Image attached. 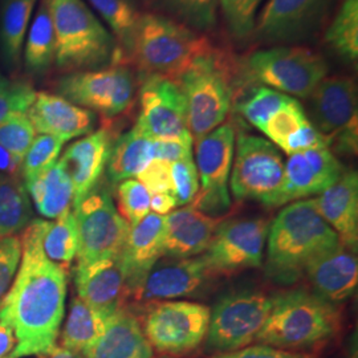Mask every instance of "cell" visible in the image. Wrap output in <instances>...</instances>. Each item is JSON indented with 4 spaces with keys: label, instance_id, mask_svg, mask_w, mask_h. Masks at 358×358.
I'll use <instances>...</instances> for the list:
<instances>
[{
    "label": "cell",
    "instance_id": "obj_1",
    "mask_svg": "<svg viewBox=\"0 0 358 358\" xmlns=\"http://www.w3.org/2000/svg\"><path fill=\"white\" fill-rule=\"evenodd\" d=\"M66 272L44 255L38 219L22 238V264L0 304V320L13 328L16 345L8 358L44 356L56 346L64 319Z\"/></svg>",
    "mask_w": 358,
    "mask_h": 358
},
{
    "label": "cell",
    "instance_id": "obj_2",
    "mask_svg": "<svg viewBox=\"0 0 358 358\" xmlns=\"http://www.w3.org/2000/svg\"><path fill=\"white\" fill-rule=\"evenodd\" d=\"M267 266L278 279L291 280L322 252L340 243L312 199L285 206L269 224Z\"/></svg>",
    "mask_w": 358,
    "mask_h": 358
},
{
    "label": "cell",
    "instance_id": "obj_3",
    "mask_svg": "<svg viewBox=\"0 0 358 358\" xmlns=\"http://www.w3.org/2000/svg\"><path fill=\"white\" fill-rule=\"evenodd\" d=\"M56 41V65L66 72L94 71L106 63L120 64L113 36L84 0H44Z\"/></svg>",
    "mask_w": 358,
    "mask_h": 358
},
{
    "label": "cell",
    "instance_id": "obj_4",
    "mask_svg": "<svg viewBox=\"0 0 358 358\" xmlns=\"http://www.w3.org/2000/svg\"><path fill=\"white\" fill-rule=\"evenodd\" d=\"M235 72L236 65L227 53L210 45L177 80L186 99L187 129L194 142L224 122L234 99Z\"/></svg>",
    "mask_w": 358,
    "mask_h": 358
},
{
    "label": "cell",
    "instance_id": "obj_5",
    "mask_svg": "<svg viewBox=\"0 0 358 358\" xmlns=\"http://www.w3.org/2000/svg\"><path fill=\"white\" fill-rule=\"evenodd\" d=\"M210 45V40L202 34L149 13L140 15L125 53L143 76L177 81Z\"/></svg>",
    "mask_w": 358,
    "mask_h": 358
},
{
    "label": "cell",
    "instance_id": "obj_6",
    "mask_svg": "<svg viewBox=\"0 0 358 358\" xmlns=\"http://www.w3.org/2000/svg\"><path fill=\"white\" fill-rule=\"evenodd\" d=\"M338 329L340 315L333 304L313 292L289 291L273 297L256 343L294 352L320 345Z\"/></svg>",
    "mask_w": 358,
    "mask_h": 358
},
{
    "label": "cell",
    "instance_id": "obj_7",
    "mask_svg": "<svg viewBox=\"0 0 358 358\" xmlns=\"http://www.w3.org/2000/svg\"><path fill=\"white\" fill-rule=\"evenodd\" d=\"M242 75L250 83L308 99L328 75V64L307 47L273 45L252 52L242 64Z\"/></svg>",
    "mask_w": 358,
    "mask_h": 358
},
{
    "label": "cell",
    "instance_id": "obj_8",
    "mask_svg": "<svg viewBox=\"0 0 358 358\" xmlns=\"http://www.w3.org/2000/svg\"><path fill=\"white\" fill-rule=\"evenodd\" d=\"M230 174L231 192L236 199H252L267 207H278L284 161L272 142L241 134L235 142Z\"/></svg>",
    "mask_w": 358,
    "mask_h": 358
},
{
    "label": "cell",
    "instance_id": "obj_9",
    "mask_svg": "<svg viewBox=\"0 0 358 358\" xmlns=\"http://www.w3.org/2000/svg\"><path fill=\"white\" fill-rule=\"evenodd\" d=\"M210 316L211 310L202 304L166 300L150 308L142 331L153 350L183 356L202 345L208 332Z\"/></svg>",
    "mask_w": 358,
    "mask_h": 358
},
{
    "label": "cell",
    "instance_id": "obj_10",
    "mask_svg": "<svg viewBox=\"0 0 358 358\" xmlns=\"http://www.w3.org/2000/svg\"><path fill=\"white\" fill-rule=\"evenodd\" d=\"M273 297L256 291H241L222 297L211 312L207 346L227 353L251 345L268 319Z\"/></svg>",
    "mask_w": 358,
    "mask_h": 358
},
{
    "label": "cell",
    "instance_id": "obj_11",
    "mask_svg": "<svg viewBox=\"0 0 358 358\" xmlns=\"http://www.w3.org/2000/svg\"><path fill=\"white\" fill-rule=\"evenodd\" d=\"M73 207L78 236L77 264L120 255L130 226L120 215L109 192L92 190Z\"/></svg>",
    "mask_w": 358,
    "mask_h": 358
},
{
    "label": "cell",
    "instance_id": "obj_12",
    "mask_svg": "<svg viewBox=\"0 0 358 358\" xmlns=\"http://www.w3.org/2000/svg\"><path fill=\"white\" fill-rule=\"evenodd\" d=\"M236 134L232 124H222L195 141V166L201 190L192 199V207L215 217L230 208L227 183L235 154Z\"/></svg>",
    "mask_w": 358,
    "mask_h": 358
},
{
    "label": "cell",
    "instance_id": "obj_13",
    "mask_svg": "<svg viewBox=\"0 0 358 358\" xmlns=\"http://www.w3.org/2000/svg\"><path fill=\"white\" fill-rule=\"evenodd\" d=\"M60 97L90 112L115 117L125 112L136 93V80L128 66L73 72L57 81Z\"/></svg>",
    "mask_w": 358,
    "mask_h": 358
},
{
    "label": "cell",
    "instance_id": "obj_14",
    "mask_svg": "<svg viewBox=\"0 0 358 358\" xmlns=\"http://www.w3.org/2000/svg\"><path fill=\"white\" fill-rule=\"evenodd\" d=\"M334 0H268L256 19V38L268 45H296L313 38Z\"/></svg>",
    "mask_w": 358,
    "mask_h": 358
},
{
    "label": "cell",
    "instance_id": "obj_15",
    "mask_svg": "<svg viewBox=\"0 0 358 358\" xmlns=\"http://www.w3.org/2000/svg\"><path fill=\"white\" fill-rule=\"evenodd\" d=\"M269 223L263 217L230 220L219 224L206 248L211 273H234L262 264Z\"/></svg>",
    "mask_w": 358,
    "mask_h": 358
},
{
    "label": "cell",
    "instance_id": "obj_16",
    "mask_svg": "<svg viewBox=\"0 0 358 358\" xmlns=\"http://www.w3.org/2000/svg\"><path fill=\"white\" fill-rule=\"evenodd\" d=\"M141 110L136 127L152 140L189 134L187 106L178 83L166 77H146L141 88Z\"/></svg>",
    "mask_w": 358,
    "mask_h": 358
},
{
    "label": "cell",
    "instance_id": "obj_17",
    "mask_svg": "<svg viewBox=\"0 0 358 358\" xmlns=\"http://www.w3.org/2000/svg\"><path fill=\"white\" fill-rule=\"evenodd\" d=\"M343 173L341 164L329 149H312L289 155L284 162V182L278 206L319 195Z\"/></svg>",
    "mask_w": 358,
    "mask_h": 358
},
{
    "label": "cell",
    "instance_id": "obj_18",
    "mask_svg": "<svg viewBox=\"0 0 358 358\" xmlns=\"http://www.w3.org/2000/svg\"><path fill=\"white\" fill-rule=\"evenodd\" d=\"M309 99V122L331 141L341 130L357 124V87L352 77L322 78Z\"/></svg>",
    "mask_w": 358,
    "mask_h": 358
},
{
    "label": "cell",
    "instance_id": "obj_19",
    "mask_svg": "<svg viewBox=\"0 0 358 358\" xmlns=\"http://www.w3.org/2000/svg\"><path fill=\"white\" fill-rule=\"evenodd\" d=\"M304 272L313 288V294L333 306L340 304L355 294L357 288L356 251L340 242L315 257Z\"/></svg>",
    "mask_w": 358,
    "mask_h": 358
},
{
    "label": "cell",
    "instance_id": "obj_20",
    "mask_svg": "<svg viewBox=\"0 0 358 358\" xmlns=\"http://www.w3.org/2000/svg\"><path fill=\"white\" fill-rule=\"evenodd\" d=\"M77 294L90 307L115 315L128 294L127 275L120 255L77 264L75 269Z\"/></svg>",
    "mask_w": 358,
    "mask_h": 358
},
{
    "label": "cell",
    "instance_id": "obj_21",
    "mask_svg": "<svg viewBox=\"0 0 358 358\" xmlns=\"http://www.w3.org/2000/svg\"><path fill=\"white\" fill-rule=\"evenodd\" d=\"M211 275L203 256L176 259L167 264H155L134 294L137 300L145 301L192 296Z\"/></svg>",
    "mask_w": 358,
    "mask_h": 358
},
{
    "label": "cell",
    "instance_id": "obj_22",
    "mask_svg": "<svg viewBox=\"0 0 358 358\" xmlns=\"http://www.w3.org/2000/svg\"><path fill=\"white\" fill-rule=\"evenodd\" d=\"M112 146L110 133L106 129H100L72 143L65 150L59 162L64 166L73 186L72 205L76 206L96 189L108 165Z\"/></svg>",
    "mask_w": 358,
    "mask_h": 358
},
{
    "label": "cell",
    "instance_id": "obj_23",
    "mask_svg": "<svg viewBox=\"0 0 358 358\" xmlns=\"http://www.w3.org/2000/svg\"><path fill=\"white\" fill-rule=\"evenodd\" d=\"M27 115L38 134L53 136L64 142L90 134L96 125L93 112L47 92L36 93Z\"/></svg>",
    "mask_w": 358,
    "mask_h": 358
},
{
    "label": "cell",
    "instance_id": "obj_24",
    "mask_svg": "<svg viewBox=\"0 0 358 358\" xmlns=\"http://www.w3.org/2000/svg\"><path fill=\"white\" fill-rule=\"evenodd\" d=\"M165 217L149 213L131 226L120 254L127 275L129 292H136L159 262L164 247Z\"/></svg>",
    "mask_w": 358,
    "mask_h": 358
},
{
    "label": "cell",
    "instance_id": "obj_25",
    "mask_svg": "<svg viewBox=\"0 0 358 358\" xmlns=\"http://www.w3.org/2000/svg\"><path fill=\"white\" fill-rule=\"evenodd\" d=\"M220 223L192 206L182 207L165 215L162 255L189 259L202 255Z\"/></svg>",
    "mask_w": 358,
    "mask_h": 358
},
{
    "label": "cell",
    "instance_id": "obj_26",
    "mask_svg": "<svg viewBox=\"0 0 358 358\" xmlns=\"http://www.w3.org/2000/svg\"><path fill=\"white\" fill-rule=\"evenodd\" d=\"M312 201L322 219L337 234L340 242L356 251L358 243L357 173H343L340 178Z\"/></svg>",
    "mask_w": 358,
    "mask_h": 358
},
{
    "label": "cell",
    "instance_id": "obj_27",
    "mask_svg": "<svg viewBox=\"0 0 358 358\" xmlns=\"http://www.w3.org/2000/svg\"><path fill=\"white\" fill-rule=\"evenodd\" d=\"M154 350L137 317L118 309L106 331L84 358H153Z\"/></svg>",
    "mask_w": 358,
    "mask_h": 358
},
{
    "label": "cell",
    "instance_id": "obj_28",
    "mask_svg": "<svg viewBox=\"0 0 358 358\" xmlns=\"http://www.w3.org/2000/svg\"><path fill=\"white\" fill-rule=\"evenodd\" d=\"M26 187L38 214L48 219L60 217L73 203V186L60 162L27 180Z\"/></svg>",
    "mask_w": 358,
    "mask_h": 358
},
{
    "label": "cell",
    "instance_id": "obj_29",
    "mask_svg": "<svg viewBox=\"0 0 358 358\" xmlns=\"http://www.w3.org/2000/svg\"><path fill=\"white\" fill-rule=\"evenodd\" d=\"M113 315L90 307L78 296L71 301L62 333V346L85 356L101 338Z\"/></svg>",
    "mask_w": 358,
    "mask_h": 358
},
{
    "label": "cell",
    "instance_id": "obj_30",
    "mask_svg": "<svg viewBox=\"0 0 358 358\" xmlns=\"http://www.w3.org/2000/svg\"><path fill=\"white\" fill-rule=\"evenodd\" d=\"M152 143L153 140L136 125L124 133L110 150L106 165L109 180L115 185L125 179L136 178L153 159Z\"/></svg>",
    "mask_w": 358,
    "mask_h": 358
},
{
    "label": "cell",
    "instance_id": "obj_31",
    "mask_svg": "<svg viewBox=\"0 0 358 358\" xmlns=\"http://www.w3.org/2000/svg\"><path fill=\"white\" fill-rule=\"evenodd\" d=\"M159 16L177 22L198 34L213 31L217 22V0H142Z\"/></svg>",
    "mask_w": 358,
    "mask_h": 358
},
{
    "label": "cell",
    "instance_id": "obj_32",
    "mask_svg": "<svg viewBox=\"0 0 358 358\" xmlns=\"http://www.w3.org/2000/svg\"><path fill=\"white\" fill-rule=\"evenodd\" d=\"M40 244L52 263L66 269L77 255L78 236L76 219L72 210L65 211L53 222L38 219Z\"/></svg>",
    "mask_w": 358,
    "mask_h": 358
},
{
    "label": "cell",
    "instance_id": "obj_33",
    "mask_svg": "<svg viewBox=\"0 0 358 358\" xmlns=\"http://www.w3.org/2000/svg\"><path fill=\"white\" fill-rule=\"evenodd\" d=\"M56 41L51 15L44 0H40L38 13L28 31L24 48V65L28 73L41 75L55 63Z\"/></svg>",
    "mask_w": 358,
    "mask_h": 358
},
{
    "label": "cell",
    "instance_id": "obj_34",
    "mask_svg": "<svg viewBox=\"0 0 358 358\" xmlns=\"http://www.w3.org/2000/svg\"><path fill=\"white\" fill-rule=\"evenodd\" d=\"M36 0H3L0 16V38L3 53L11 65H17L27 28Z\"/></svg>",
    "mask_w": 358,
    "mask_h": 358
},
{
    "label": "cell",
    "instance_id": "obj_35",
    "mask_svg": "<svg viewBox=\"0 0 358 358\" xmlns=\"http://www.w3.org/2000/svg\"><path fill=\"white\" fill-rule=\"evenodd\" d=\"M32 219V207L26 187L16 179L0 182V238L26 229Z\"/></svg>",
    "mask_w": 358,
    "mask_h": 358
},
{
    "label": "cell",
    "instance_id": "obj_36",
    "mask_svg": "<svg viewBox=\"0 0 358 358\" xmlns=\"http://www.w3.org/2000/svg\"><path fill=\"white\" fill-rule=\"evenodd\" d=\"M333 51L350 63L358 57V0H341L338 11L325 32Z\"/></svg>",
    "mask_w": 358,
    "mask_h": 358
},
{
    "label": "cell",
    "instance_id": "obj_37",
    "mask_svg": "<svg viewBox=\"0 0 358 358\" xmlns=\"http://www.w3.org/2000/svg\"><path fill=\"white\" fill-rule=\"evenodd\" d=\"M113 31L122 50L127 51L134 27L141 13H137L130 0H88ZM125 53V52H124ZM124 59V55H122Z\"/></svg>",
    "mask_w": 358,
    "mask_h": 358
},
{
    "label": "cell",
    "instance_id": "obj_38",
    "mask_svg": "<svg viewBox=\"0 0 358 358\" xmlns=\"http://www.w3.org/2000/svg\"><path fill=\"white\" fill-rule=\"evenodd\" d=\"M262 3L263 0H217L224 23L234 38L243 40L254 34Z\"/></svg>",
    "mask_w": 358,
    "mask_h": 358
},
{
    "label": "cell",
    "instance_id": "obj_39",
    "mask_svg": "<svg viewBox=\"0 0 358 358\" xmlns=\"http://www.w3.org/2000/svg\"><path fill=\"white\" fill-rule=\"evenodd\" d=\"M289 99V96L282 92L260 87L254 90V93L244 103H241L239 110L252 127L262 131L269 118Z\"/></svg>",
    "mask_w": 358,
    "mask_h": 358
},
{
    "label": "cell",
    "instance_id": "obj_40",
    "mask_svg": "<svg viewBox=\"0 0 358 358\" xmlns=\"http://www.w3.org/2000/svg\"><path fill=\"white\" fill-rule=\"evenodd\" d=\"M118 213L134 226L150 213V192L136 178L122 180L117 186Z\"/></svg>",
    "mask_w": 358,
    "mask_h": 358
},
{
    "label": "cell",
    "instance_id": "obj_41",
    "mask_svg": "<svg viewBox=\"0 0 358 358\" xmlns=\"http://www.w3.org/2000/svg\"><path fill=\"white\" fill-rule=\"evenodd\" d=\"M64 141L48 134H38L29 146L23 161L20 171L24 180L36 177L41 171L53 166L63 149Z\"/></svg>",
    "mask_w": 358,
    "mask_h": 358
},
{
    "label": "cell",
    "instance_id": "obj_42",
    "mask_svg": "<svg viewBox=\"0 0 358 358\" xmlns=\"http://www.w3.org/2000/svg\"><path fill=\"white\" fill-rule=\"evenodd\" d=\"M307 120L303 106L291 97L276 113H273L262 131L268 137L269 142L280 148L282 142L294 134Z\"/></svg>",
    "mask_w": 358,
    "mask_h": 358
},
{
    "label": "cell",
    "instance_id": "obj_43",
    "mask_svg": "<svg viewBox=\"0 0 358 358\" xmlns=\"http://www.w3.org/2000/svg\"><path fill=\"white\" fill-rule=\"evenodd\" d=\"M35 137L36 131L27 113L13 115L0 124V146L19 161H23Z\"/></svg>",
    "mask_w": 358,
    "mask_h": 358
},
{
    "label": "cell",
    "instance_id": "obj_44",
    "mask_svg": "<svg viewBox=\"0 0 358 358\" xmlns=\"http://www.w3.org/2000/svg\"><path fill=\"white\" fill-rule=\"evenodd\" d=\"M36 92L24 80L11 81L0 88V124L15 115H24L35 101Z\"/></svg>",
    "mask_w": 358,
    "mask_h": 358
},
{
    "label": "cell",
    "instance_id": "obj_45",
    "mask_svg": "<svg viewBox=\"0 0 358 358\" xmlns=\"http://www.w3.org/2000/svg\"><path fill=\"white\" fill-rule=\"evenodd\" d=\"M171 194L177 206L192 203L199 192V177L194 158H185L171 164Z\"/></svg>",
    "mask_w": 358,
    "mask_h": 358
},
{
    "label": "cell",
    "instance_id": "obj_46",
    "mask_svg": "<svg viewBox=\"0 0 358 358\" xmlns=\"http://www.w3.org/2000/svg\"><path fill=\"white\" fill-rule=\"evenodd\" d=\"M22 260V241L17 236L0 238V300L10 291Z\"/></svg>",
    "mask_w": 358,
    "mask_h": 358
},
{
    "label": "cell",
    "instance_id": "obj_47",
    "mask_svg": "<svg viewBox=\"0 0 358 358\" xmlns=\"http://www.w3.org/2000/svg\"><path fill=\"white\" fill-rule=\"evenodd\" d=\"M331 140L315 128L307 120L300 128L282 142L280 149L288 155L312 149H329Z\"/></svg>",
    "mask_w": 358,
    "mask_h": 358
},
{
    "label": "cell",
    "instance_id": "obj_48",
    "mask_svg": "<svg viewBox=\"0 0 358 358\" xmlns=\"http://www.w3.org/2000/svg\"><path fill=\"white\" fill-rule=\"evenodd\" d=\"M192 145L194 140L190 133L180 137L153 140L152 155L155 159H162L173 164L192 157Z\"/></svg>",
    "mask_w": 358,
    "mask_h": 358
},
{
    "label": "cell",
    "instance_id": "obj_49",
    "mask_svg": "<svg viewBox=\"0 0 358 358\" xmlns=\"http://www.w3.org/2000/svg\"><path fill=\"white\" fill-rule=\"evenodd\" d=\"M171 164L153 158L137 174L136 179L148 189L150 194L171 192Z\"/></svg>",
    "mask_w": 358,
    "mask_h": 358
},
{
    "label": "cell",
    "instance_id": "obj_50",
    "mask_svg": "<svg viewBox=\"0 0 358 358\" xmlns=\"http://www.w3.org/2000/svg\"><path fill=\"white\" fill-rule=\"evenodd\" d=\"M211 358H316L308 353H300L294 350H285L273 346L256 344L242 348L239 350L217 353Z\"/></svg>",
    "mask_w": 358,
    "mask_h": 358
},
{
    "label": "cell",
    "instance_id": "obj_51",
    "mask_svg": "<svg viewBox=\"0 0 358 358\" xmlns=\"http://www.w3.org/2000/svg\"><path fill=\"white\" fill-rule=\"evenodd\" d=\"M177 207V201L171 192L150 194V210L158 215H167Z\"/></svg>",
    "mask_w": 358,
    "mask_h": 358
},
{
    "label": "cell",
    "instance_id": "obj_52",
    "mask_svg": "<svg viewBox=\"0 0 358 358\" xmlns=\"http://www.w3.org/2000/svg\"><path fill=\"white\" fill-rule=\"evenodd\" d=\"M16 345L13 328L6 322L0 320V358H8L11 356Z\"/></svg>",
    "mask_w": 358,
    "mask_h": 358
},
{
    "label": "cell",
    "instance_id": "obj_53",
    "mask_svg": "<svg viewBox=\"0 0 358 358\" xmlns=\"http://www.w3.org/2000/svg\"><path fill=\"white\" fill-rule=\"evenodd\" d=\"M22 167V161H19L13 154L8 153L4 148L0 146V174H16Z\"/></svg>",
    "mask_w": 358,
    "mask_h": 358
},
{
    "label": "cell",
    "instance_id": "obj_54",
    "mask_svg": "<svg viewBox=\"0 0 358 358\" xmlns=\"http://www.w3.org/2000/svg\"><path fill=\"white\" fill-rule=\"evenodd\" d=\"M40 358H84V356L76 353V352H72L66 348H63V346L56 345L51 352H48L44 356H40Z\"/></svg>",
    "mask_w": 358,
    "mask_h": 358
},
{
    "label": "cell",
    "instance_id": "obj_55",
    "mask_svg": "<svg viewBox=\"0 0 358 358\" xmlns=\"http://www.w3.org/2000/svg\"><path fill=\"white\" fill-rule=\"evenodd\" d=\"M8 83H10V81H8V80H7V78H6V77L1 76V75H0V88H3V87H6V85H7V84H8Z\"/></svg>",
    "mask_w": 358,
    "mask_h": 358
},
{
    "label": "cell",
    "instance_id": "obj_56",
    "mask_svg": "<svg viewBox=\"0 0 358 358\" xmlns=\"http://www.w3.org/2000/svg\"><path fill=\"white\" fill-rule=\"evenodd\" d=\"M4 178H6V176H1V174H0V182H1Z\"/></svg>",
    "mask_w": 358,
    "mask_h": 358
}]
</instances>
